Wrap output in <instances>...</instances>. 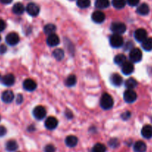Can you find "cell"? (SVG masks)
Returning a JSON list of instances; mask_svg holds the SVG:
<instances>
[{
  "instance_id": "obj_1",
  "label": "cell",
  "mask_w": 152,
  "mask_h": 152,
  "mask_svg": "<svg viewBox=\"0 0 152 152\" xmlns=\"http://www.w3.org/2000/svg\"><path fill=\"white\" fill-rule=\"evenodd\" d=\"M113 97L109 94L104 93L101 96L100 99V106L104 110L111 109L113 106Z\"/></svg>"
},
{
  "instance_id": "obj_2",
  "label": "cell",
  "mask_w": 152,
  "mask_h": 152,
  "mask_svg": "<svg viewBox=\"0 0 152 152\" xmlns=\"http://www.w3.org/2000/svg\"><path fill=\"white\" fill-rule=\"evenodd\" d=\"M126 25L123 22H113L111 24L110 30L113 34H124L126 31Z\"/></svg>"
},
{
  "instance_id": "obj_3",
  "label": "cell",
  "mask_w": 152,
  "mask_h": 152,
  "mask_svg": "<svg viewBox=\"0 0 152 152\" xmlns=\"http://www.w3.org/2000/svg\"><path fill=\"white\" fill-rule=\"evenodd\" d=\"M110 45L115 48L122 47L124 45L123 37L119 34H113L110 37Z\"/></svg>"
},
{
  "instance_id": "obj_4",
  "label": "cell",
  "mask_w": 152,
  "mask_h": 152,
  "mask_svg": "<svg viewBox=\"0 0 152 152\" xmlns=\"http://www.w3.org/2000/svg\"><path fill=\"white\" fill-rule=\"evenodd\" d=\"M129 58L131 62H140L142 58V53L141 50L137 48H134L132 50H130Z\"/></svg>"
},
{
  "instance_id": "obj_5",
  "label": "cell",
  "mask_w": 152,
  "mask_h": 152,
  "mask_svg": "<svg viewBox=\"0 0 152 152\" xmlns=\"http://www.w3.org/2000/svg\"><path fill=\"white\" fill-rule=\"evenodd\" d=\"M33 115L37 120H41L46 116V110L42 105H37L33 110Z\"/></svg>"
},
{
  "instance_id": "obj_6",
  "label": "cell",
  "mask_w": 152,
  "mask_h": 152,
  "mask_svg": "<svg viewBox=\"0 0 152 152\" xmlns=\"http://www.w3.org/2000/svg\"><path fill=\"white\" fill-rule=\"evenodd\" d=\"M124 99L128 103H132V102H135L137 99V94L134 90H129L127 89L125 91L123 95Z\"/></svg>"
},
{
  "instance_id": "obj_7",
  "label": "cell",
  "mask_w": 152,
  "mask_h": 152,
  "mask_svg": "<svg viewBox=\"0 0 152 152\" xmlns=\"http://www.w3.org/2000/svg\"><path fill=\"white\" fill-rule=\"evenodd\" d=\"M5 41L9 45L14 46L17 45L19 42V37L16 33L12 32L6 36Z\"/></svg>"
},
{
  "instance_id": "obj_8",
  "label": "cell",
  "mask_w": 152,
  "mask_h": 152,
  "mask_svg": "<svg viewBox=\"0 0 152 152\" xmlns=\"http://www.w3.org/2000/svg\"><path fill=\"white\" fill-rule=\"evenodd\" d=\"M25 10H26L27 13L31 16H37L40 13V7L37 4L33 2L28 4Z\"/></svg>"
},
{
  "instance_id": "obj_9",
  "label": "cell",
  "mask_w": 152,
  "mask_h": 152,
  "mask_svg": "<svg viewBox=\"0 0 152 152\" xmlns=\"http://www.w3.org/2000/svg\"><path fill=\"white\" fill-rule=\"evenodd\" d=\"M134 38L139 42H142L148 38V33L143 28H139L134 32Z\"/></svg>"
},
{
  "instance_id": "obj_10",
  "label": "cell",
  "mask_w": 152,
  "mask_h": 152,
  "mask_svg": "<svg viewBox=\"0 0 152 152\" xmlns=\"http://www.w3.org/2000/svg\"><path fill=\"white\" fill-rule=\"evenodd\" d=\"M58 121L55 117H49L45 121V127L49 130H54L57 128Z\"/></svg>"
},
{
  "instance_id": "obj_11",
  "label": "cell",
  "mask_w": 152,
  "mask_h": 152,
  "mask_svg": "<svg viewBox=\"0 0 152 152\" xmlns=\"http://www.w3.org/2000/svg\"><path fill=\"white\" fill-rule=\"evenodd\" d=\"M91 17H92V20L97 24L102 23L105 20V14L100 10L94 11Z\"/></svg>"
},
{
  "instance_id": "obj_12",
  "label": "cell",
  "mask_w": 152,
  "mask_h": 152,
  "mask_svg": "<svg viewBox=\"0 0 152 152\" xmlns=\"http://www.w3.org/2000/svg\"><path fill=\"white\" fill-rule=\"evenodd\" d=\"M23 88L27 91H33L37 88V83L31 79H27L23 82Z\"/></svg>"
},
{
  "instance_id": "obj_13",
  "label": "cell",
  "mask_w": 152,
  "mask_h": 152,
  "mask_svg": "<svg viewBox=\"0 0 152 152\" xmlns=\"http://www.w3.org/2000/svg\"><path fill=\"white\" fill-rule=\"evenodd\" d=\"M46 43L50 47H55V46L58 45V44L60 43V39L58 36L55 34H51V35L48 36Z\"/></svg>"
},
{
  "instance_id": "obj_14",
  "label": "cell",
  "mask_w": 152,
  "mask_h": 152,
  "mask_svg": "<svg viewBox=\"0 0 152 152\" xmlns=\"http://www.w3.org/2000/svg\"><path fill=\"white\" fill-rule=\"evenodd\" d=\"M134 71V65L131 62L127 61L122 66V71L125 75H130Z\"/></svg>"
},
{
  "instance_id": "obj_15",
  "label": "cell",
  "mask_w": 152,
  "mask_h": 152,
  "mask_svg": "<svg viewBox=\"0 0 152 152\" xmlns=\"http://www.w3.org/2000/svg\"><path fill=\"white\" fill-rule=\"evenodd\" d=\"M1 83L5 86H11L15 83V77L12 74H7L1 78Z\"/></svg>"
},
{
  "instance_id": "obj_16",
  "label": "cell",
  "mask_w": 152,
  "mask_h": 152,
  "mask_svg": "<svg viewBox=\"0 0 152 152\" xmlns=\"http://www.w3.org/2000/svg\"><path fill=\"white\" fill-rule=\"evenodd\" d=\"M14 99V94H13V91L10 90H7L4 91L1 94V99L5 103H10Z\"/></svg>"
},
{
  "instance_id": "obj_17",
  "label": "cell",
  "mask_w": 152,
  "mask_h": 152,
  "mask_svg": "<svg viewBox=\"0 0 152 152\" xmlns=\"http://www.w3.org/2000/svg\"><path fill=\"white\" fill-rule=\"evenodd\" d=\"M141 134L143 137L146 139H150L152 137V126L151 125H145L142 127L141 131Z\"/></svg>"
},
{
  "instance_id": "obj_18",
  "label": "cell",
  "mask_w": 152,
  "mask_h": 152,
  "mask_svg": "<svg viewBox=\"0 0 152 152\" xmlns=\"http://www.w3.org/2000/svg\"><path fill=\"white\" fill-rule=\"evenodd\" d=\"M110 82H111L113 86L118 87V86H120L123 83V80H122V77L119 74H113L110 77Z\"/></svg>"
},
{
  "instance_id": "obj_19",
  "label": "cell",
  "mask_w": 152,
  "mask_h": 152,
  "mask_svg": "<svg viewBox=\"0 0 152 152\" xmlns=\"http://www.w3.org/2000/svg\"><path fill=\"white\" fill-rule=\"evenodd\" d=\"M149 11H150L149 6L147 4H145V3H143V4H141L140 5H139L137 9V13L139 15H142V16L148 15L149 13Z\"/></svg>"
},
{
  "instance_id": "obj_20",
  "label": "cell",
  "mask_w": 152,
  "mask_h": 152,
  "mask_svg": "<svg viewBox=\"0 0 152 152\" xmlns=\"http://www.w3.org/2000/svg\"><path fill=\"white\" fill-rule=\"evenodd\" d=\"M147 149L146 144L143 141L139 140L134 145V150L135 152H145Z\"/></svg>"
},
{
  "instance_id": "obj_21",
  "label": "cell",
  "mask_w": 152,
  "mask_h": 152,
  "mask_svg": "<svg viewBox=\"0 0 152 152\" xmlns=\"http://www.w3.org/2000/svg\"><path fill=\"white\" fill-rule=\"evenodd\" d=\"M77 138L74 135H69L67 137L65 140L66 145L70 148H73V147L76 146L77 144Z\"/></svg>"
},
{
  "instance_id": "obj_22",
  "label": "cell",
  "mask_w": 152,
  "mask_h": 152,
  "mask_svg": "<svg viewBox=\"0 0 152 152\" xmlns=\"http://www.w3.org/2000/svg\"><path fill=\"white\" fill-rule=\"evenodd\" d=\"M25 7H24L23 4L20 2L16 3L13 6V8H12V10H13V13H15L16 15H21L25 12Z\"/></svg>"
},
{
  "instance_id": "obj_23",
  "label": "cell",
  "mask_w": 152,
  "mask_h": 152,
  "mask_svg": "<svg viewBox=\"0 0 152 152\" xmlns=\"http://www.w3.org/2000/svg\"><path fill=\"white\" fill-rule=\"evenodd\" d=\"M5 148L7 151L9 152H13L15 151L18 148V144L17 142L15 140H9L6 142L5 145Z\"/></svg>"
},
{
  "instance_id": "obj_24",
  "label": "cell",
  "mask_w": 152,
  "mask_h": 152,
  "mask_svg": "<svg viewBox=\"0 0 152 152\" xmlns=\"http://www.w3.org/2000/svg\"><path fill=\"white\" fill-rule=\"evenodd\" d=\"M142 47L146 51H151L152 50V38L148 37L146 39L142 42Z\"/></svg>"
},
{
  "instance_id": "obj_25",
  "label": "cell",
  "mask_w": 152,
  "mask_h": 152,
  "mask_svg": "<svg viewBox=\"0 0 152 152\" xmlns=\"http://www.w3.org/2000/svg\"><path fill=\"white\" fill-rule=\"evenodd\" d=\"M137 85H138L137 81L134 78L128 79L125 83V86L129 90H134L137 87Z\"/></svg>"
},
{
  "instance_id": "obj_26",
  "label": "cell",
  "mask_w": 152,
  "mask_h": 152,
  "mask_svg": "<svg viewBox=\"0 0 152 152\" xmlns=\"http://www.w3.org/2000/svg\"><path fill=\"white\" fill-rule=\"evenodd\" d=\"M95 5L98 9H105L110 6L109 0H96Z\"/></svg>"
},
{
  "instance_id": "obj_27",
  "label": "cell",
  "mask_w": 152,
  "mask_h": 152,
  "mask_svg": "<svg viewBox=\"0 0 152 152\" xmlns=\"http://www.w3.org/2000/svg\"><path fill=\"white\" fill-rule=\"evenodd\" d=\"M126 62H127L126 56H125L124 54H122V53L116 55V56L114 57V62L118 65H121V66H122V65H123Z\"/></svg>"
},
{
  "instance_id": "obj_28",
  "label": "cell",
  "mask_w": 152,
  "mask_h": 152,
  "mask_svg": "<svg viewBox=\"0 0 152 152\" xmlns=\"http://www.w3.org/2000/svg\"><path fill=\"white\" fill-rule=\"evenodd\" d=\"M56 26L53 24H48V25H45L44 28H43V31L44 33L46 35H51V34H55V32L56 31Z\"/></svg>"
},
{
  "instance_id": "obj_29",
  "label": "cell",
  "mask_w": 152,
  "mask_h": 152,
  "mask_svg": "<svg viewBox=\"0 0 152 152\" xmlns=\"http://www.w3.org/2000/svg\"><path fill=\"white\" fill-rule=\"evenodd\" d=\"M76 83H77V77L73 74L69 76L65 80L66 86H68V87H72L76 84Z\"/></svg>"
},
{
  "instance_id": "obj_30",
  "label": "cell",
  "mask_w": 152,
  "mask_h": 152,
  "mask_svg": "<svg viewBox=\"0 0 152 152\" xmlns=\"http://www.w3.org/2000/svg\"><path fill=\"white\" fill-rule=\"evenodd\" d=\"M112 4L116 9H122L126 4V0H112Z\"/></svg>"
},
{
  "instance_id": "obj_31",
  "label": "cell",
  "mask_w": 152,
  "mask_h": 152,
  "mask_svg": "<svg viewBox=\"0 0 152 152\" xmlns=\"http://www.w3.org/2000/svg\"><path fill=\"white\" fill-rule=\"evenodd\" d=\"M53 56L57 60H62L64 57V51L61 48L55 49L53 51Z\"/></svg>"
},
{
  "instance_id": "obj_32",
  "label": "cell",
  "mask_w": 152,
  "mask_h": 152,
  "mask_svg": "<svg viewBox=\"0 0 152 152\" xmlns=\"http://www.w3.org/2000/svg\"><path fill=\"white\" fill-rule=\"evenodd\" d=\"M91 152H106V147L101 143H96L92 147Z\"/></svg>"
},
{
  "instance_id": "obj_33",
  "label": "cell",
  "mask_w": 152,
  "mask_h": 152,
  "mask_svg": "<svg viewBox=\"0 0 152 152\" xmlns=\"http://www.w3.org/2000/svg\"><path fill=\"white\" fill-rule=\"evenodd\" d=\"M76 3L80 8H87L90 5V0H77Z\"/></svg>"
},
{
  "instance_id": "obj_34",
  "label": "cell",
  "mask_w": 152,
  "mask_h": 152,
  "mask_svg": "<svg viewBox=\"0 0 152 152\" xmlns=\"http://www.w3.org/2000/svg\"><path fill=\"white\" fill-rule=\"evenodd\" d=\"M55 151H56V148H55V147L53 145H52V144H49V145H46L44 148L45 152H55Z\"/></svg>"
},
{
  "instance_id": "obj_35",
  "label": "cell",
  "mask_w": 152,
  "mask_h": 152,
  "mask_svg": "<svg viewBox=\"0 0 152 152\" xmlns=\"http://www.w3.org/2000/svg\"><path fill=\"white\" fill-rule=\"evenodd\" d=\"M126 3H128V4H129L131 7H135L138 5L139 0H126Z\"/></svg>"
},
{
  "instance_id": "obj_36",
  "label": "cell",
  "mask_w": 152,
  "mask_h": 152,
  "mask_svg": "<svg viewBox=\"0 0 152 152\" xmlns=\"http://www.w3.org/2000/svg\"><path fill=\"white\" fill-rule=\"evenodd\" d=\"M131 116V114L130 111H125V112H124L123 114L121 115V117H122V119L123 120H128V119H130Z\"/></svg>"
},
{
  "instance_id": "obj_37",
  "label": "cell",
  "mask_w": 152,
  "mask_h": 152,
  "mask_svg": "<svg viewBox=\"0 0 152 152\" xmlns=\"http://www.w3.org/2000/svg\"><path fill=\"white\" fill-rule=\"evenodd\" d=\"M109 145H110V147H113V148H115V147L119 145V141H118L116 139H111L110 140V142H109Z\"/></svg>"
},
{
  "instance_id": "obj_38",
  "label": "cell",
  "mask_w": 152,
  "mask_h": 152,
  "mask_svg": "<svg viewBox=\"0 0 152 152\" xmlns=\"http://www.w3.org/2000/svg\"><path fill=\"white\" fill-rule=\"evenodd\" d=\"M6 133H7L6 128L2 126H0V137L4 136L6 134Z\"/></svg>"
},
{
  "instance_id": "obj_39",
  "label": "cell",
  "mask_w": 152,
  "mask_h": 152,
  "mask_svg": "<svg viewBox=\"0 0 152 152\" xmlns=\"http://www.w3.org/2000/svg\"><path fill=\"white\" fill-rule=\"evenodd\" d=\"M16 102L17 104H21L23 102V96H22V95L21 94H19L16 96Z\"/></svg>"
},
{
  "instance_id": "obj_40",
  "label": "cell",
  "mask_w": 152,
  "mask_h": 152,
  "mask_svg": "<svg viewBox=\"0 0 152 152\" xmlns=\"http://www.w3.org/2000/svg\"><path fill=\"white\" fill-rule=\"evenodd\" d=\"M6 28V23L4 20L0 19V32L4 31Z\"/></svg>"
},
{
  "instance_id": "obj_41",
  "label": "cell",
  "mask_w": 152,
  "mask_h": 152,
  "mask_svg": "<svg viewBox=\"0 0 152 152\" xmlns=\"http://www.w3.org/2000/svg\"><path fill=\"white\" fill-rule=\"evenodd\" d=\"M7 51V47L4 45H0V54H4Z\"/></svg>"
},
{
  "instance_id": "obj_42",
  "label": "cell",
  "mask_w": 152,
  "mask_h": 152,
  "mask_svg": "<svg viewBox=\"0 0 152 152\" xmlns=\"http://www.w3.org/2000/svg\"><path fill=\"white\" fill-rule=\"evenodd\" d=\"M133 46H134V44H133L131 42H127L126 45H125V47H126L125 48V50H130V49H131V50H132V49L134 48H132Z\"/></svg>"
},
{
  "instance_id": "obj_43",
  "label": "cell",
  "mask_w": 152,
  "mask_h": 152,
  "mask_svg": "<svg viewBox=\"0 0 152 152\" xmlns=\"http://www.w3.org/2000/svg\"><path fill=\"white\" fill-rule=\"evenodd\" d=\"M65 115L68 119H72V117H73L72 112L71 111H69V110H67V111H66Z\"/></svg>"
},
{
  "instance_id": "obj_44",
  "label": "cell",
  "mask_w": 152,
  "mask_h": 152,
  "mask_svg": "<svg viewBox=\"0 0 152 152\" xmlns=\"http://www.w3.org/2000/svg\"><path fill=\"white\" fill-rule=\"evenodd\" d=\"M12 1H13V0H0V2L4 4H10V2H12Z\"/></svg>"
},
{
  "instance_id": "obj_45",
  "label": "cell",
  "mask_w": 152,
  "mask_h": 152,
  "mask_svg": "<svg viewBox=\"0 0 152 152\" xmlns=\"http://www.w3.org/2000/svg\"><path fill=\"white\" fill-rule=\"evenodd\" d=\"M1 36H0V41H1Z\"/></svg>"
},
{
  "instance_id": "obj_46",
  "label": "cell",
  "mask_w": 152,
  "mask_h": 152,
  "mask_svg": "<svg viewBox=\"0 0 152 152\" xmlns=\"http://www.w3.org/2000/svg\"><path fill=\"white\" fill-rule=\"evenodd\" d=\"M0 120H1V116H0Z\"/></svg>"
},
{
  "instance_id": "obj_47",
  "label": "cell",
  "mask_w": 152,
  "mask_h": 152,
  "mask_svg": "<svg viewBox=\"0 0 152 152\" xmlns=\"http://www.w3.org/2000/svg\"><path fill=\"white\" fill-rule=\"evenodd\" d=\"M70 1H73V0H70Z\"/></svg>"
},
{
  "instance_id": "obj_48",
  "label": "cell",
  "mask_w": 152,
  "mask_h": 152,
  "mask_svg": "<svg viewBox=\"0 0 152 152\" xmlns=\"http://www.w3.org/2000/svg\"><path fill=\"white\" fill-rule=\"evenodd\" d=\"M0 77H1V76H0Z\"/></svg>"
}]
</instances>
